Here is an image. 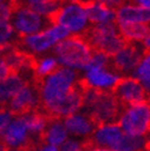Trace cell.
Here are the masks:
<instances>
[{
  "instance_id": "obj_16",
  "label": "cell",
  "mask_w": 150,
  "mask_h": 151,
  "mask_svg": "<svg viewBox=\"0 0 150 151\" xmlns=\"http://www.w3.org/2000/svg\"><path fill=\"white\" fill-rule=\"evenodd\" d=\"M123 134L124 132L117 122L99 124L95 126L90 136V143L91 146L113 150Z\"/></svg>"
},
{
  "instance_id": "obj_36",
  "label": "cell",
  "mask_w": 150,
  "mask_h": 151,
  "mask_svg": "<svg viewBox=\"0 0 150 151\" xmlns=\"http://www.w3.org/2000/svg\"><path fill=\"white\" fill-rule=\"evenodd\" d=\"M0 151H7V149H6V146L1 143V142H0Z\"/></svg>"
},
{
  "instance_id": "obj_26",
  "label": "cell",
  "mask_w": 150,
  "mask_h": 151,
  "mask_svg": "<svg viewBox=\"0 0 150 151\" xmlns=\"http://www.w3.org/2000/svg\"><path fill=\"white\" fill-rule=\"evenodd\" d=\"M146 138L145 137H135V136H128L123 134L115 147L114 151H144L146 147Z\"/></svg>"
},
{
  "instance_id": "obj_22",
  "label": "cell",
  "mask_w": 150,
  "mask_h": 151,
  "mask_svg": "<svg viewBox=\"0 0 150 151\" xmlns=\"http://www.w3.org/2000/svg\"><path fill=\"white\" fill-rule=\"evenodd\" d=\"M59 67L58 61L55 60L53 54H46L40 56L39 59H36L32 63V72L34 76L37 77L40 81L46 78L47 76L52 74L55 70Z\"/></svg>"
},
{
  "instance_id": "obj_10",
  "label": "cell",
  "mask_w": 150,
  "mask_h": 151,
  "mask_svg": "<svg viewBox=\"0 0 150 151\" xmlns=\"http://www.w3.org/2000/svg\"><path fill=\"white\" fill-rule=\"evenodd\" d=\"M83 86L79 83L74 89H72L63 99L45 108L48 118L50 119H65L74 113L81 111L83 108Z\"/></svg>"
},
{
  "instance_id": "obj_29",
  "label": "cell",
  "mask_w": 150,
  "mask_h": 151,
  "mask_svg": "<svg viewBox=\"0 0 150 151\" xmlns=\"http://www.w3.org/2000/svg\"><path fill=\"white\" fill-rule=\"evenodd\" d=\"M87 144L77 138H72L69 137L66 139V142L59 147V151H88Z\"/></svg>"
},
{
  "instance_id": "obj_24",
  "label": "cell",
  "mask_w": 150,
  "mask_h": 151,
  "mask_svg": "<svg viewBox=\"0 0 150 151\" xmlns=\"http://www.w3.org/2000/svg\"><path fill=\"white\" fill-rule=\"evenodd\" d=\"M123 39L125 42L128 43H137L139 45L145 37L150 36L149 25L145 24H138V25H128L124 28H118Z\"/></svg>"
},
{
  "instance_id": "obj_25",
  "label": "cell",
  "mask_w": 150,
  "mask_h": 151,
  "mask_svg": "<svg viewBox=\"0 0 150 151\" xmlns=\"http://www.w3.org/2000/svg\"><path fill=\"white\" fill-rule=\"evenodd\" d=\"M131 74H132L131 77H133L149 92V89H150V55L149 53H145L142 56V59L139 60L136 68Z\"/></svg>"
},
{
  "instance_id": "obj_12",
  "label": "cell",
  "mask_w": 150,
  "mask_h": 151,
  "mask_svg": "<svg viewBox=\"0 0 150 151\" xmlns=\"http://www.w3.org/2000/svg\"><path fill=\"white\" fill-rule=\"evenodd\" d=\"M114 96L123 107L148 101V91L131 76L121 77L113 90Z\"/></svg>"
},
{
  "instance_id": "obj_28",
  "label": "cell",
  "mask_w": 150,
  "mask_h": 151,
  "mask_svg": "<svg viewBox=\"0 0 150 151\" xmlns=\"http://www.w3.org/2000/svg\"><path fill=\"white\" fill-rule=\"evenodd\" d=\"M106 67V66H112L110 65V56L99 52V50H92V54L85 67Z\"/></svg>"
},
{
  "instance_id": "obj_23",
  "label": "cell",
  "mask_w": 150,
  "mask_h": 151,
  "mask_svg": "<svg viewBox=\"0 0 150 151\" xmlns=\"http://www.w3.org/2000/svg\"><path fill=\"white\" fill-rule=\"evenodd\" d=\"M60 4L61 3L55 1V0H29L24 5L39 16L52 21V18L60 7Z\"/></svg>"
},
{
  "instance_id": "obj_20",
  "label": "cell",
  "mask_w": 150,
  "mask_h": 151,
  "mask_svg": "<svg viewBox=\"0 0 150 151\" xmlns=\"http://www.w3.org/2000/svg\"><path fill=\"white\" fill-rule=\"evenodd\" d=\"M69 138L67 131L60 119H50L42 134L43 143L54 147H60Z\"/></svg>"
},
{
  "instance_id": "obj_11",
  "label": "cell",
  "mask_w": 150,
  "mask_h": 151,
  "mask_svg": "<svg viewBox=\"0 0 150 151\" xmlns=\"http://www.w3.org/2000/svg\"><path fill=\"white\" fill-rule=\"evenodd\" d=\"M146 52L137 43L126 42L115 54L110 56V65L118 73L131 74Z\"/></svg>"
},
{
  "instance_id": "obj_3",
  "label": "cell",
  "mask_w": 150,
  "mask_h": 151,
  "mask_svg": "<svg viewBox=\"0 0 150 151\" xmlns=\"http://www.w3.org/2000/svg\"><path fill=\"white\" fill-rule=\"evenodd\" d=\"M60 67L72 71H83L88 64L92 49L83 36H67L52 50Z\"/></svg>"
},
{
  "instance_id": "obj_17",
  "label": "cell",
  "mask_w": 150,
  "mask_h": 151,
  "mask_svg": "<svg viewBox=\"0 0 150 151\" xmlns=\"http://www.w3.org/2000/svg\"><path fill=\"white\" fill-rule=\"evenodd\" d=\"M63 124L67 131L69 137L77 138L81 140L83 138H90L94 128L96 126V124L83 110L77 111L74 114L63 119Z\"/></svg>"
},
{
  "instance_id": "obj_9",
  "label": "cell",
  "mask_w": 150,
  "mask_h": 151,
  "mask_svg": "<svg viewBox=\"0 0 150 151\" xmlns=\"http://www.w3.org/2000/svg\"><path fill=\"white\" fill-rule=\"evenodd\" d=\"M10 22L17 36L25 37L41 31L52 21L39 16L25 5H19L13 9Z\"/></svg>"
},
{
  "instance_id": "obj_13",
  "label": "cell",
  "mask_w": 150,
  "mask_h": 151,
  "mask_svg": "<svg viewBox=\"0 0 150 151\" xmlns=\"http://www.w3.org/2000/svg\"><path fill=\"white\" fill-rule=\"evenodd\" d=\"M30 139L31 137L21 115H16L10 122V125L5 128V131L0 134V142L6 146V149L12 150L27 147L29 145Z\"/></svg>"
},
{
  "instance_id": "obj_33",
  "label": "cell",
  "mask_w": 150,
  "mask_h": 151,
  "mask_svg": "<svg viewBox=\"0 0 150 151\" xmlns=\"http://www.w3.org/2000/svg\"><path fill=\"white\" fill-rule=\"evenodd\" d=\"M34 151H59L58 147H54V146H50V145H47V144H41L40 146H37Z\"/></svg>"
},
{
  "instance_id": "obj_18",
  "label": "cell",
  "mask_w": 150,
  "mask_h": 151,
  "mask_svg": "<svg viewBox=\"0 0 150 151\" xmlns=\"http://www.w3.org/2000/svg\"><path fill=\"white\" fill-rule=\"evenodd\" d=\"M90 25L115 24V10L106 4V1H91L85 4Z\"/></svg>"
},
{
  "instance_id": "obj_35",
  "label": "cell",
  "mask_w": 150,
  "mask_h": 151,
  "mask_svg": "<svg viewBox=\"0 0 150 151\" xmlns=\"http://www.w3.org/2000/svg\"><path fill=\"white\" fill-rule=\"evenodd\" d=\"M88 151H114V150H109V149H102V147H95V146H89Z\"/></svg>"
},
{
  "instance_id": "obj_7",
  "label": "cell",
  "mask_w": 150,
  "mask_h": 151,
  "mask_svg": "<svg viewBox=\"0 0 150 151\" xmlns=\"http://www.w3.org/2000/svg\"><path fill=\"white\" fill-rule=\"evenodd\" d=\"M92 50L102 52L109 56L115 54L126 42L115 24L92 25L83 35Z\"/></svg>"
},
{
  "instance_id": "obj_14",
  "label": "cell",
  "mask_w": 150,
  "mask_h": 151,
  "mask_svg": "<svg viewBox=\"0 0 150 151\" xmlns=\"http://www.w3.org/2000/svg\"><path fill=\"white\" fill-rule=\"evenodd\" d=\"M39 104V90L35 85L28 83L11 99L6 108H9L14 115H22L28 111L36 110Z\"/></svg>"
},
{
  "instance_id": "obj_1",
  "label": "cell",
  "mask_w": 150,
  "mask_h": 151,
  "mask_svg": "<svg viewBox=\"0 0 150 151\" xmlns=\"http://www.w3.org/2000/svg\"><path fill=\"white\" fill-rule=\"evenodd\" d=\"M78 84V72L59 66L52 74L41 79L37 86L40 103L42 104L43 109L63 99Z\"/></svg>"
},
{
  "instance_id": "obj_8",
  "label": "cell",
  "mask_w": 150,
  "mask_h": 151,
  "mask_svg": "<svg viewBox=\"0 0 150 151\" xmlns=\"http://www.w3.org/2000/svg\"><path fill=\"white\" fill-rule=\"evenodd\" d=\"M82 74V86L101 92H113L123 76L112 66L84 67Z\"/></svg>"
},
{
  "instance_id": "obj_19",
  "label": "cell",
  "mask_w": 150,
  "mask_h": 151,
  "mask_svg": "<svg viewBox=\"0 0 150 151\" xmlns=\"http://www.w3.org/2000/svg\"><path fill=\"white\" fill-rule=\"evenodd\" d=\"M25 84H28L27 76L17 72H11L4 79L0 81V108L6 107L11 99Z\"/></svg>"
},
{
  "instance_id": "obj_5",
  "label": "cell",
  "mask_w": 150,
  "mask_h": 151,
  "mask_svg": "<svg viewBox=\"0 0 150 151\" xmlns=\"http://www.w3.org/2000/svg\"><path fill=\"white\" fill-rule=\"evenodd\" d=\"M67 36L70 34L64 28L50 22L41 31L22 37L21 46L28 55H46Z\"/></svg>"
},
{
  "instance_id": "obj_37",
  "label": "cell",
  "mask_w": 150,
  "mask_h": 151,
  "mask_svg": "<svg viewBox=\"0 0 150 151\" xmlns=\"http://www.w3.org/2000/svg\"><path fill=\"white\" fill-rule=\"evenodd\" d=\"M3 53H4L3 50H0V56H1V55H3Z\"/></svg>"
},
{
  "instance_id": "obj_31",
  "label": "cell",
  "mask_w": 150,
  "mask_h": 151,
  "mask_svg": "<svg viewBox=\"0 0 150 151\" xmlns=\"http://www.w3.org/2000/svg\"><path fill=\"white\" fill-rule=\"evenodd\" d=\"M13 9H14V6L12 5V3L0 0V22L10 21L12 12H13Z\"/></svg>"
},
{
  "instance_id": "obj_32",
  "label": "cell",
  "mask_w": 150,
  "mask_h": 151,
  "mask_svg": "<svg viewBox=\"0 0 150 151\" xmlns=\"http://www.w3.org/2000/svg\"><path fill=\"white\" fill-rule=\"evenodd\" d=\"M11 72L12 71H11L10 66L7 65V63L5 61V59L3 58V55H1L0 56V81L4 79L6 76H9Z\"/></svg>"
},
{
  "instance_id": "obj_30",
  "label": "cell",
  "mask_w": 150,
  "mask_h": 151,
  "mask_svg": "<svg viewBox=\"0 0 150 151\" xmlns=\"http://www.w3.org/2000/svg\"><path fill=\"white\" fill-rule=\"evenodd\" d=\"M14 116L16 115L9 108H6V107L0 108V134L5 131V128L10 125V122L13 120Z\"/></svg>"
},
{
  "instance_id": "obj_2",
  "label": "cell",
  "mask_w": 150,
  "mask_h": 151,
  "mask_svg": "<svg viewBox=\"0 0 150 151\" xmlns=\"http://www.w3.org/2000/svg\"><path fill=\"white\" fill-rule=\"evenodd\" d=\"M123 106L113 92H101L91 89H83L82 110L91 118L96 125L115 122Z\"/></svg>"
},
{
  "instance_id": "obj_15",
  "label": "cell",
  "mask_w": 150,
  "mask_h": 151,
  "mask_svg": "<svg viewBox=\"0 0 150 151\" xmlns=\"http://www.w3.org/2000/svg\"><path fill=\"white\" fill-rule=\"evenodd\" d=\"M150 22V10H145L135 3H121L115 10V25L124 28L128 25L145 24Z\"/></svg>"
},
{
  "instance_id": "obj_4",
  "label": "cell",
  "mask_w": 150,
  "mask_h": 151,
  "mask_svg": "<svg viewBox=\"0 0 150 151\" xmlns=\"http://www.w3.org/2000/svg\"><path fill=\"white\" fill-rule=\"evenodd\" d=\"M52 22L64 28L71 36H83L90 28L85 4L79 1L60 4Z\"/></svg>"
},
{
  "instance_id": "obj_6",
  "label": "cell",
  "mask_w": 150,
  "mask_h": 151,
  "mask_svg": "<svg viewBox=\"0 0 150 151\" xmlns=\"http://www.w3.org/2000/svg\"><path fill=\"white\" fill-rule=\"evenodd\" d=\"M125 134L145 137L150 129L149 102H141L123 107L115 121Z\"/></svg>"
},
{
  "instance_id": "obj_21",
  "label": "cell",
  "mask_w": 150,
  "mask_h": 151,
  "mask_svg": "<svg viewBox=\"0 0 150 151\" xmlns=\"http://www.w3.org/2000/svg\"><path fill=\"white\" fill-rule=\"evenodd\" d=\"M25 122L28 132L31 138H42L43 132L48 125L49 118L41 111L31 110L21 115Z\"/></svg>"
},
{
  "instance_id": "obj_34",
  "label": "cell",
  "mask_w": 150,
  "mask_h": 151,
  "mask_svg": "<svg viewBox=\"0 0 150 151\" xmlns=\"http://www.w3.org/2000/svg\"><path fill=\"white\" fill-rule=\"evenodd\" d=\"M135 4L138 5L142 9L150 10V1H149V0H137V1H135Z\"/></svg>"
},
{
  "instance_id": "obj_27",
  "label": "cell",
  "mask_w": 150,
  "mask_h": 151,
  "mask_svg": "<svg viewBox=\"0 0 150 151\" xmlns=\"http://www.w3.org/2000/svg\"><path fill=\"white\" fill-rule=\"evenodd\" d=\"M17 34L10 21L0 22V50H7L17 40Z\"/></svg>"
}]
</instances>
